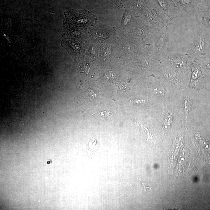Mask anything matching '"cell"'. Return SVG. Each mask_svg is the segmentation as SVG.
<instances>
[{"instance_id":"obj_1","label":"cell","mask_w":210,"mask_h":210,"mask_svg":"<svg viewBox=\"0 0 210 210\" xmlns=\"http://www.w3.org/2000/svg\"><path fill=\"white\" fill-rule=\"evenodd\" d=\"M93 115H94L95 117H100L102 118L106 119L108 117L113 115V113L111 111H105L100 112H98L97 113H95V114H93Z\"/></svg>"},{"instance_id":"obj_4","label":"cell","mask_w":210,"mask_h":210,"mask_svg":"<svg viewBox=\"0 0 210 210\" xmlns=\"http://www.w3.org/2000/svg\"><path fill=\"white\" fill-rule=\"evenodd\" d=\"M111 1H113L118 6L119 5L120 6V5H122L123 3H124L126 0H111Z\"/></svg>"},{"instance_id":"obj_2","label":"cell","mask_w":210,"mask_h":210,"mask_svg":"<svg viewBox=\"0 0 210 210\" xmlns=\"http://www.w3.org/2000/svg\"><path fill=\"white\" fill-rule=\"evenodd\" d=\"M188 100L185 99V112L186 115H188L189 110L190 109V102H188Z\"/></svg>"},{"instance_id":"obj_5","label":"cell","mask_w":210,"mask_h":210,"mask_svg":"<svg viewBox=\"0 0 210 210\" xmlns=\"http://www.w3.org/2000/svg\"><path fill=\"white\" fill-rule=\"evenodd\" d=\"M207 67L208 69H209L210 70V64H208L207 65Z\"/></svg>"},{"instance_id":"obj_3","label":"cell","mask_w":210,"mask_h":210,"mask_svg":"<svg viewBox=\"0 0 210 210\" xmlns=\"http://www.w3.org/2000/svg\"><path fill=\"white\" fill-rule=\"evenodd\" d=\"M132 102L136 104H138H138H144L146 103V101L145 100H139L134 99L132 100Z\"/></svg>"}]
</instances>
